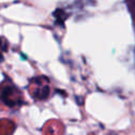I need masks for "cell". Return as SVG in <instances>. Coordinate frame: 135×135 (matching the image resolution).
Here are the masks:
<instances>
[{
	"instance_id": "6da1fadb",
	"label": "cell",
	"mask_w": 135,
	"mask_h": 135,
	"mask_svg": "<svg viewBox=\"0 0 135 135\" xmlns=\"http://www.w3.org/2000/svg\"><path fill=\"white\" fill-rule=\"evenodd\" d=\"M63 15H64V12H62L61 9H57V11L54 12V16L56 17L57 21H63L64 20Z\"/></svg>"
}]
</instances>
